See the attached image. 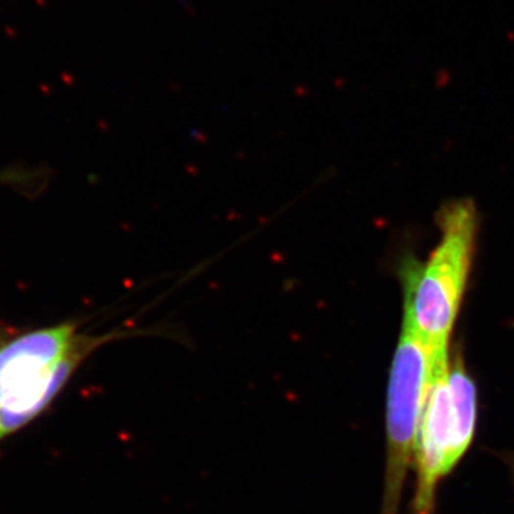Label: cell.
Here are the masks:
<instances>
[{
	"mask_svg": "<svg viewBox=\"0 0 514 514\" xmlns=\"http://www.w3.org/2000/svg\"><path fill=\"white\" fill-rule=\"evenodd\" d=\"M441 240L423 267L409 265L404 274V316L421 340L447 353L471 265L477 216L473 204L457 201L440 216Z\"/></svg>",
	"mask_w": 514,
	"mask_h": 514,
	"instance_id": "6da1fadb",
	"label": "cell"
},
{
	"mask_svg": "<svg viewBox=\"0 0 514 514\" xmlns=\"http://www.w3.org/2000/svg\"><path fill=\"white\" fill-rule=\"evenodd\" d=\"M447 366V353L433 350L403 320L387 386V454L380 514H398L406 474L413 462L417 426L429 387L436 371Z\"/></svg>",
	"mask_w": 514,
	"mask_h": 514,
	"instance_id": "7a4b0ae2",
	"label": "cell"
},
{
	"mask_svg": "<svg viewBox=\"0 0 514 514\" xmlns=\"http://www.w3.org/2000/svg\"><path fill=\"white\" fill-rule=\"evenodd\" d=\"M140 334H147V332L115 330L101 336L77 334L66 353L51 367L0 394V440L40 415L42 410L60 393L76 368L95 350L106 343Z\"/></svg>",
	"mask_w": 514,
	"mask_h": 514,
	"instance_id": "3957f363",
	"label": "cell"
},
{
	"mask_svg": "<svg viewBox=\"0 0 514 514\" xmlns=\"http://www.w3.org/2000/svg\"><path fill=\"white\" fill-rule=\"evenodd\" d=\"M447 377L448 366L436 371L418 420L413 454L417 473L413 514H433L436 487L443 477L451 423Z\"/></svg>",
	"mask_w": 514,
	"mask_h": 514,
	"instance_id": "277c9868",
	"label": "cell"
},
{
	"mask_svg": "<svg viewBox=\"0 0 514 514\" xmlns=\"http://www.w3.org/2000/svg\"><path fill=\"white\" fill-rule=\"evenodd\" d=\"M77 323L66 321L24 333L0 346V394L33 379L54 365L70 347Z\"/></svg>",
	"mask_w": 514,
	"mask_h": 514,
	"instance_id": "5b68a950",
	"label": "cell"
},
{
	"mask_svg": "<svg viewBox=\"0 0 514 514\" xmlns=\"http://www.w3.org/2000/svg\"><path fill=\"white\" fill-rule=\"evenodd\" d=\"M448 390L451 404V423L448 446L443 463V476L448 474L454 465L460 462L470 447L477 413V396L476 386L467 374L460 359H456L448 370Z\"/></svg>",
	"mask_w": 514,
	"mask_h": 514,
	"instance_id": "8992f818",
	"label": "cell"
},
{
	"mask_svg": "<svg viewBox=\"0 0 514 514\" xmlns=\"http://www.w3.org/2000/svg\"><path fill=\"white\" fill-rule=\"evenodd\" d=\"M4 343V333H3V330H0V346Z\"/></svg>",
	"mask_w": 514,
	"mask_h": 514,
	"instance_id": "52a82bcc",
	"label": "cell"
}]
</instances>
